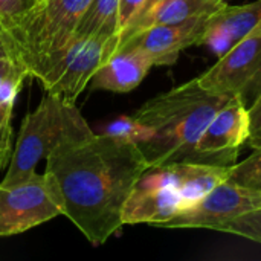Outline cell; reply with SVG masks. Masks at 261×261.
Listing matches in <instances>:
<instances>
[{
    "label": "cell",
    "mask_w": 261,
    "mask_h": 261,
    "mask_svg": "<svg viewBox=\"0 0 261 261\" xmlns=\"http://www.w3.org/2000/svg\"><path fill=\"white\" fill-rule=\"evenodd\" d=\"M150 167L138 144L110 135H89L55 147L46 156L50 180L66 216L93 245L118 234L125 202Z\"/></svg>",
    "instance_id": "1"
},
{
    "label": "cell",
    "mask_w": 261,
    "mask_h": 261,
    "mask_svg": "<svg viewBox=\"0 0 261 261\" xmlns=\"http://www.w3.org/2000/svg\"><path fill=\"white\" fill-rule=\"evenodd\" d=\"M229 99L205 90L193 78L144 102L133 116L154 130V138L139 145L150 167L193 162L199 138Z\"/></svg>",
    "instance_id": "2"
},
{
    "label": "cell",
    "mask_w": 261,
    "mask_h": 261,
    "mask_svg": "<svg viewBox=\"0 0 261 261\" xmlns=\"http://www.w3.org/2000/svg\"><path fill=\"white\" fill-rule=\"evenodd\" d=\"M89 2L44 0L29 8L15 24L6 29L15 63L28 78L38 80L75 38Z\"/></svg>",
    "instance_id": "3"
},
{
    "label": "cell",
    "mask_w": 261,
    "mask_h": 261,
    "mask_svg": "<svg viewBox=\"0 0 261 261\" xmlns=\"http://www.w3.org/2000/svg\"><path fill=\"white\" fill-rule=\"evenodd\" d=\"M92 133L75 102L46 93L38 107L23 118L9 170L0 185H14L29 179L37 173L40 161L46 159L55 147Z\"/></svg>",
    "instance_id": "4"
},
{
    "label": "cell",
    "mask_w": 261,
    "mask_h": 261,
    "mask_svg": "<svg viewBox=\"0 0 261 261\" xmlns=\"http://www.w3.org/2000/svg\"><path fill=\"white\" fill-rule=\"evenodd\" d=\"M119 47V35L75 37L38 81L46 93L75 102L95 72Z\"/></svg>",
    "instance_id": "5"
},
{
    "label": "cell",
    "mask_w": 261,
    "mask_h": 261,
    "mask_svg": "<svg viewBox=\"0 0 261 261\" xmlns=\"http://www.w3.org/2000/svg\"><path fill=\"white\" fill-rule=\"evenodd\" d=\"M197 81L205 90L239 98L249 109L261 95V23L219 57V61L197 76Z\"/></svg>",
    "instance_id": "6"
},
{
    "label": "cell",
    "mask_w": 261,
    "mask_h": 261,
    "mask_svg": "<svg viewBox=\"0 0 261 261\" xmlns=\"http://www.w3.org/2000/svg\"><path fill=\"white\" fill-rule=\"evenodd\" d=\"M58 216H63L61 203L44 173L0 185V237L26 232Z\"/></svg>",
    "instance_id": "7"
},
{
    "label": "cell",
    "mask_w": 261,
    "mask_h": 261,
    "mask_svg": "<svg viewBox=\"0 0 261 261\" xmlns=\"http://www.w3.org/2000/svg\"><path fill=\"white\" fill-rule=\"evenodd\" d=\"M182 211L180 196L170 165L148 167L135 184L124 211V225L162 228Z\"/></svg>",
    "instance_id": "8"
},
{
    "label": "cell",
    "mask_w": 261,
    "mask_h": 261,
    "mask_svg": "<svg viewBox=\"0 0 261 261\" xmlns=\"http://www.w3.org/2000/svg\"><path fill=\"white\" fill-rule=\"evenodd\" d=\"M248 138V107L239 98H231L217 110L199 138L193 162L231 167L237 162L239 150Z\"/></svg>",
    "instance_id": "9"
},
{
    "label": "cell",
    "mask_w": 261,
    "mask_h": 261,
    "mask_svg": "<svg viewBox=\"0 0 261 261\" xmlns=\"http://www.w3.org/2000/svg\"><path fill=\"white\" fill-rule=\"evenodd\" d=\"M261 208V191L225 180L194 206L182 211L162 228L216 229L219 225Z\"/></svg>",
    "instance_id": "10"
},
{
    "label": "cell",
    "mask_w": 261,
    "mask_h": 261,
    "mask_svg": "<svg viewBox=\"0 0 261 261\" xmlns=\"http://www.w3.org/2000/svg\"><path fill=\"white\" fill-rule=\"evenodd\" d=\"M208 18L199 17L174 24H153L119 43V47L136 46L151 58L154 66H171L184 49L200 44Z\"/></svg>",
    "instance_id": "11"
},
{
    "label": "cell",
    "mask_w": 261,
    "mask_h": 261,
    "mask_svg": "<svg viewBox=\"0 0 261 261\" xmlns=\"http://www.w3.org/2000/svg\"><path fill=\"white\" fill-rule=\"evenodd\" d=\"M151 58L136 46H122L95 72L90 80L93 89L127 93L136 89L153 67Z\"/></svg>",
    "instance_id": "12"
},
{
    "label": "cell",
    "mask_w": 261,
    "mask_h": 261,
    "mask_svg": "<svg viewBox=\"0 0 261 261\" xmlns=\"http://www.w3.org/2000/svg\"><path fill=\"white\" fill-rule=\"evenodd\" d=\"M182 202V211L199 203L217 185L228 180V165H211L197 162H176L168 164ZM180 211V213H182Z\"/></svg>",
    "instance_id": "13"
},
{
    "label": "cell",
    "mask_w": 261,
    "mask_h": 261,
    "mask_svg": "<svg viewBox=\"0 0 261 261\" xmlns=\"http://www.w3.org/2000/svg\"><path fill=\"white\" fill-rule=\"evenodd\" d=\"M226 0H164L154 11L142 20L130 24L119 34V43L153 24H174L199 17H210Z\"/></svg>",
    "instance_id": "14"
},
{
    "label": "cell",
    "mask_w": 261,
    "mask_h": 261,
    "mask_svg": "<svg viewBox=\"0 0 261 261\" xmlns=\"http://www.w3.org/2000/svg\"><path fill=\"white\" fill-rule=\"evenodd\" d=\"M260 23L261 0L237 6L225 3L206 20V26H216L223 29L231 37L234 44L249 35Z\"/></svg>",
    "instance_id": "15"
},
{
    "label": "cell",
    "mask_w": 261,
    "mask_h": 261,
    "mask_svg": "<svg viewBox=\"0 0 261 261\" xmlns=\"http://www.w3.org/2000/svg\"><path fill=\"white\" fill-rule=\"evenodd\" d=\"M119 0H90L81 15L75 37L119 35Z\"/></svg>",
    "instance_id": "16"
},
{
    "label": "cell",
    "mask_w": 261,
    "mask_h": 261,
    "mask_svg": "<svg viewBox=\"0 0 261 261\" xmlns=\"http://www.w3.org/2000/svg\"><path fill=\"white\" fill-rule=\"evenodd\" d=\"M26 75L6 80L0 87V171L9 165L12 158V115L15 99L23 87Z\"/></svg>",
    "instance_id": "17"
},
{
    "label": "cell",
    "mask_w": 261,
    "mask_h": 261,
    "mask_svg": "<svg viewBox=\"0 0 261 261\" xmlns=\"http://www.w3.org/2000/svg\"><path fill=\"white\" fill-rule=\"evenodd\" d=\"M104 133L115 136L118 139L127 141V142L138 144V145H142L154 138V130L148 127L147 124L138 121L135 116L116 118L106 127Z\"/></svg>",
    "instance_id": "18"
},
{
    "label": "cell",
    "mask_w": 261,
    "mask_h": 261,
    "mask_svg": "<svg viewBox=\"0 0 261 261\" xmlns=\"http://www.w3.org/2000/svg\"><path fill=\"white\" fill-rule=\"evenodd\" d=\"M228 180L261 191V147L254 148V153L242 162H236L229 167Z\"/></svg>",
    "instance_id": "19"
},
{
    "label": "cell",
    "mask_w": 261,
    "mask_h": 261,
    "mask_svg": "<svg viewBox=\"0 0 261 261\" xmlns=\"http://www.w3.org/2000/svg\"><path fill=\"white\" fill-rule=\"evenodd\" d=\"M214 231L234 234V236L248 239L251 242L261 243V208L242 214L232 220H228L219 225Z\"/></svg>",
    "instance_id": "20"
},
{
    "label": "cell",
    "mask_w": 261,
    "mask_h": 261,
    "mask_svg": "<svg viewBox=\"0 0 261 261\" xmlns=\"http://www.w3.org/2000/svg\"><path fill=\"white\" fill-rule=\"evenodd\" d=\"M32 6L34 0H0V23L3 29L6 31L15 24Z\"/></svg>",
    "instance_id": "21"
},
{
    "label": "cell",
    "mask_w": 261,
    "mask_h": 261,
    "mask_svg": "<svg viewBox=\"0 0 261 261\" xmlns=\"http://www.w3.org/2000/svg\"><path fill=\"white\" fill-rule=\"evenodd\" d=\"M249 113V138L248 144L251 148L261 147V95L254 101V104L248 109Z\"/></svg>",
    "instance_id": "22"
},
{
    "label": "cell",
    "mask_w": 261,
    "mask_h": 261,
    "mask_svg": "<svg viewBox=\"0 0 261 261\" xmlns=\"http://www.w3.org/2000/svg\"><path fill=\"white\" fill-rule=\"evenodd\" d=\"M144 3L145 0H119V11H118L119 34L133 21V18L138 15Z\"/></svg>",
    "instance_id": "23"
},
{
    "label": "cell",
    "mask_w": 261,
    "mask_h": 261,
    "mask_svg": "<svg viewBox=\"0 0 261 261\" xmlns=\"http://www.w3.org/2000/svg\"><path fill=\"white\" fill-rule=\"evenodd\" d=\"M17 75H26V72L17 63H14L12 60L0 57V87L6 80H9L12 76H17Z\"/></svg>",
    "instance_id": "24"
},
{
    "label": "cell",
    "mask_w": 261,
    "mask_h": 261,
    "mask_svg": "<svg viewBox=\"0 0 261 261\" xmlns=\"http://www.w3.org/2000/svg\"><path fill=\"white\" fill-rule=\"evenodd\" d=\"M0 57L12 60L15 63V57H14V50H12V44L9 41V37L6 34V31L3 29L2 23H0Z\"/></svg>",
    "instance_id": "25"
},
{
    "label": "cell",
    "mask_w": 261,
    "mask_h": 261,
    "mask_svg": "<svg viewBox=\"0 0 261 261\" xmlns=\"http://www.w3.org/2000/svg\"><path fill=\"white\" fill-rule=\"evenodd\" d=\"M162 2H164V0H145V3L142 5V8L139 9L138 15L133 18V21H132L130 24H133V23H136V21L142 20L144 17H147V15H148L151 11H154V9H156V8H158V6H159ZM130 24H128V26H130ZM128 26H127V28H128Z\"/></svg>",
    "instance_id": "26"
},
{
    "label": "cell",
    "mask_w": 261,
    "mask_h": 261,
    "mask_svg": "<svg viewBox=\"0 0 261 261\" xmlns=\"http://www.w3.org/2000/svg\"><path fill=\"white\" fill-rule=\"evenodd\" d=\"M40 2H44V0H34V5H37V3H40Z\"/></svg>",
    "instance_id": "27"
},
{
    "label": "cell",
    "mask_w": 261,
    "mask_h": 261,
    "mask_svg": "<svg viewBox=\"0 0 261 261\" xmlns=\"http://www.w3.org/2000/svg\"><path fill=\"white\" fill-rule=\"evenodd\" d=\"M226 2H228V0H226Z\"/></svg>",
    "instance_id": "28"
}]
</instances>
